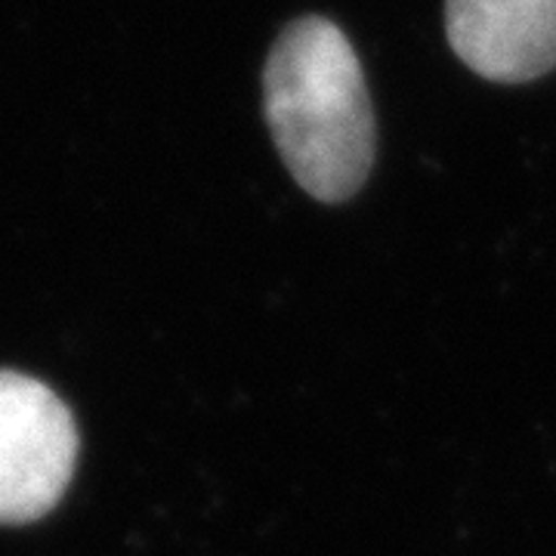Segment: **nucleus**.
<instances>
[{
	"mask_svg": "<svg viewBox=\"0 0 556 556\" xmlns=\"http://www.w3.org/2000/svg\"><path fill=\"white\" fill-rule=\"evenodd\" d=\"M263 112L300 189L353 199L375 164V109L350 38L331 20L291 22L263 68Z\"/></svg>",
	"mask_w": 556,
	"mask_h": 556,
	"instance_id": "f257e3e1",
	"label": "nucleus"
},
{
	"mask_svg": "<svg viewBox=\"0 0 556 556\" xmlns=\"http://www.w3.org/2000/svg\"><path fill=\"white\" fill-rule=\"evenodd\" d=\"M78 460L75 417L40 380L0 368V522H35L60 504Z\"/></svg>",
	"mask_w": 556,
	"mask_h": 556,
	"instance_id": "f03ea898",
	"label": "nucleus"
},
{
	"mask_svg": "<svg viewBox=\"0 0 556 556\" xmlns=\"http://www.w3.org/2000/svg\"><path fill=\"white\" fill-rule=\"evenodd\" d=\"M445 38L479 78L535 80L556 68V0H445Z\"/></svg>",
	"mask_w": 556,
	"mask_h": 556,
	"instance_id": "7ed1b4c3",
	"label": "nucleus"
}]
</instances>
